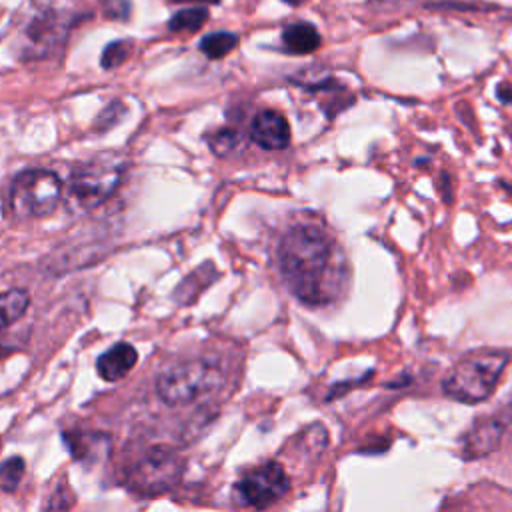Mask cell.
I'll return each mask as SVG.
<instances>
[{"label":"cell","instance_id":"14","mask_svg":"<svg viewBox=\"0 0 512 512\" xmlns=\"http://www.w3.org/2000/svg\"><path fill=\"white\" fill-rule=\"evenodd\" d=\"M28 304H30V296L24 290L14 288L0 294V332L12 326L16 320H20L28 310Z\"/></svg>","mask_w":512,"mask_h":512},{"label":"cell","instance_id":"8","mask_svg":"<svg viewBox=\"0 0 512 512\" xmlns=\"http://www.w3.org/2000/svg\"><path fill=\"white\" fill-rule=\"evenodd\" d=\"M66 36V20L54 12H46L34 20L24 30L22 52L26 58H42L54 46H58Z\"/></svg>","mask_w":512,"mask_h":512},{"label":"cell","instance_id":"10","mask_svg":"<svg viewBox=\"0 0 512 512\" xmlns=\"http://www.w3.org/2000/svg\"><path fill=\"white\" fill-rule=\"evenodd\" d=\"M506 424L500 416H492L474 424V428L464 436L462 454L464 458H480L496 450L502 442Z\"/></svg>","mask_w":512,"mask_h":512},{"label":"cell","instance_id":"19","mask_svg":"<svg viewBox=\"0 0 512 512\" xmlns=\"http://www.w3.org/2000/svg\"><path fill=\"white\" fill-rule=\"evenodd\" d=\"M236 142H238V134L236 130H230V128H222L210 136V148L218 156H226L236 146Z\"/></svg>","mask_w":512,"mask_h":512},{"label":"cell","instance_id":"11","mask_svg":"<svg viewBox=\"0 0 512 512\" xmlns=\"http://www.w3.org/2000/svg\"><path fill=\"white\" fill-rule=\"evenodd\" d=\"M136 362H138L136 348L126 342H118L96 360V370L102 380L118 382L134 368Z\"/></svg>","mask_w":512,"mask_h":512},{"label":"cell","instance_id":"9","mask_svg":"<svg viewBox=\"0 0 512 512\" xmlns=\"http://www.w3.org/2000/svg\"><path fill=\"white\" fill-rule=\"evenodd\" d=\"M250 138L266 150L286 148L290 142V124L284 114L276 110H260L250 124Z\"/></svg>","mask_w":512,"mask_h":512},{"label":"cell","instance_id":"2","mask_svg":"<svg viewBox=\"0 0 512 512\" xmlns=\"http://www.w3.org/2000/svg\"><path fill=\"white\" fill-rule=\"evenodd\" d=\"M508 364V354L498 350L472 352L458 360L446 374L442 388L450 398L466 404H476L486 400Z\"/></svg>","mask_w":512,"mask_h":512},{"label":"cell","instance_id":"16","mask_svg":"<svg viewBox=\"0 0 512 512\" xmlns=\"http://www.w3.org/2000/svg\"><path fill=\"white\" fill-rule=\"evenodd\" d=\"M208 18V10L204 6H192V8H184L180 12H176L170 22H168V28L170 30H176V32H182V30H188V32H194L198 30Z\"/></svg>","mask_w":512,"mask_h":512},{"label":"cell","instance_id":"7","mask_svg":"<svg viewBox=\"0 0 512 512\" xmlns=\"http://www.w3.org/2000/svg\"><path fill=\"white\" fill-rule=\"evenodd\" d=\"M288 490L290 478L278 462H266L248 470L234 488L238 502L250 508H268Z\"/></svg>","mask_w":512,"mask_h":512},{"label":"cell","instance_id":"20","mask_svg":"<svg viewBox=\"0 0 512 512\" xmlns=\"http://www.w3.org/2000/svg\"><path fill=\"white\" fill-rule=\"evenodd\" d=\"M496 92H498V98H500L502 102L512 104V88H510V84H500Z\"/></svg>","mask_w":512,"mask_h":512},{"label":"cell","instance_id":"6","mask_svg":"<svg viewBox=\"0 0 512 512\" xmlns=\"http://www.w3.org/2000/svg\"><path fill=\"white\" fill-rule=\"evenodd\" d=\"M122 178L118 164L110 160H90L78 166L66 184V200L76 210H90L112 196Z\"/></svg>","mask_w":512,"mask_h":512},{"label":"cell","instance_id":"1","mask_svg":"<svg viewBox=\"0 0 512 512\" xmlns=\"http://www.w3.org/2000/svg\"><path fill=\"white\" fill-rule=\"evenodd\" d=\"M344 256L318 224L290 226L278 244V266L288 290L308 306L336 298L344 278Z\"/></svg>","mask_w":512,"mask_h":512},{"label":"cell","instance_id":"3","mask_svg":"<svg viewBox=\"0 0 512 512\" xmlns=\"http://www.w3.org/2000/svg\"><path fill=\"white\" fill-rule=\"evenodd\" d=\"M220 384V366L204 358H194L164 368L156 378V392L168 406H184L210 394Z\"/></svg>","mask_w":512,"mask_h":512},{"label":"cell","instance_id":"18","mask_svg":"<svg viewBox=\"0 0 512 512\" xmlns=\"http://www.w3.org/2000/svg\"><path fill=\"white\" fill-rule=\"evenodd\" d=\"M128 52H130V44L126 40H116V42L108 44L102 52V66L106 70L120 66L126 60Z\"/></svg>","mask_w":512,"mask_h":512},{"label":"cell","instance_id":"17","mask_svg":"<svg viewBox=\"0 0 512 512\" xmlns=\"http://www.w3.org/2000/svg\"><path fill=\"white\" fill-rule=\"evenodd\" d=\"M26 472L24 458L14 456L0 464V490L2 492H14Z\"/></svg>","mask_w":512,"mask_h":512},{"label":"cell","instance_id":"13","mask_svg":"<svg viewBox=\"0 0 512 512\" xmlns=\"http://www.w3.org/2000/svg\"><path fill=\"white\" fill-rule=\"evenodd\" d=\"M282 44L292 54H312L320 46V34L308 22H292L282 30Z\"/></svg>","mask_w":512,"mask_h":512},{"label":"cell","instance_id":"4","mask_svg":"<svg viewBox=\"0 0 512 512\" xmlns=\"http://www.w3.org/2000/svg\"><path fill=\"white\" fill-rule=\"evenodd\" d=\"M184 462L168 446H152L144 450L126 468V486L138 496H160L170 492L182 476Z\"/></svg>","mask_w":512,"mask_h":512},{"label":"cell","instance_id":"12","mask_svg":"<svg viewBox=\"0 0 512 512\" xmlns=\"http://www.w3.org/2000/svg\"><path fill=\"white\" fill-rule=\"evenodd\" d=\"M64 442L70 454L78 462H98L110 452V438L106 434H84V432H64Z\"/></svg>","mask_w":512,"mask_h":512},{"label":"cell","instance_id":"15","mask_svg":"<svg viewBox=\"0 0 512 512\" xmlns=\"http://www.w3.org/2000/svg\"><path fill=\"white\" fill-rule=\"evenodd\" d=\"M238 44V36L232 34V32H212V34H206L202 40H200V50L216 60V58H224L228 52H232Z\"/></svg>","mask_w":512,"mask_h":512},{"label":"cell","instance_id":"22","mask_svg":"<svg viewBox=\"0 0 512 512\" xmlns=\"http://www.w3.org/2000/svg\"><path fill=\"white\" fill-rule=\"evenodd\" d=\"M286 2H290V4H300L302 0H286Z\"/></svg>","mask_w":512,"mask_h":512},{"label":"cell","instance_id":"21","mask_svg":"<svg viewBox=\"0 0 512 512\" xmlns=\"http://www.w3.org/2000/svg\"><path fill=\"white\" fill-rule=\"evenodd\" d=\"M178 2H216V0H178Z\"/></svg>","mask_w":512,"mask_h":512},{"label":"cell","instance_id":"5","mask_svg":"<svg viewBox=\"0 0 512 512\" xmlns=\"http://www.w3.org/2000/svg\"><path fill=\"white\" fill-rule=\"evenodd\" d=\"M62 198V182L50 170L20 172L10 190L12 210L18 218H40L50 214Z\"/></svg>","mask_w":512,"mask_h":512}]
</instances>
